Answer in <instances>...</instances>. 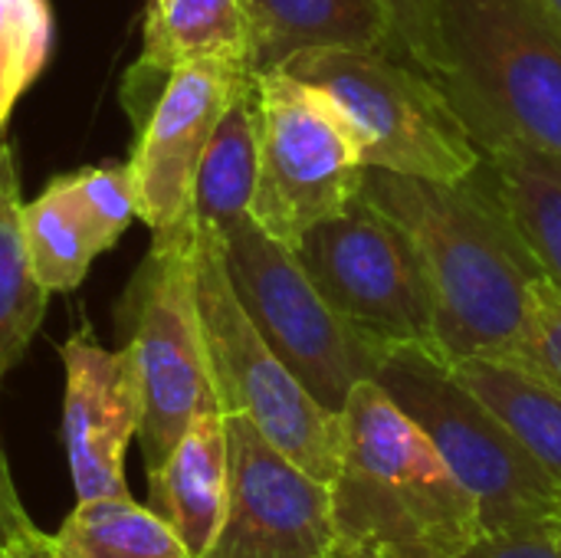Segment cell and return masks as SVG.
Segmentation results:
<instances>
[{
    "label": "cell",
    "instance_id": "1",
    "mask_svg": "<svg viewBox=\"0 0 561 558\" xmlns=\"http://www.w3.org/2000/svg\"><path fill=\"white\" fill-rule=\"evenodd\" d=\"M358 197L417 243L434 293V352L444 362H526L533 286L546 270L510 217L486 158L463 181L365 168Z\"/></svg>",
    "mask_w": 561,
    "mask_h": 558
},
{
    "label": "cell",
    "instance_id": "2",
    "mask_svg": "<svg viewBox=\"0 0 561 558\" xmlns=\"http://www.w3.org/2000/svg\"><path fill=\"white\" fill-rule=\"evenodd\" d=\"M345 454L332 480V558H463L483 536L480 503L421 424L365 378L345 411Z\"/></svg>",
    "mask_w": 561,
    "mask_h": 558
},
{
    "label": "cell",
    "instance_id": "3",
    "mask_svg": "<svg viewBox=\"0 0 561 558\" xmlns=\"http://www.w3.org/2000/svg\"><path fill=\"white\" fill-rule=\"evenodd\" d=\"M375 382L434 441L457 480L477 497L483 536L561 520V483L533 451L424 345H391Z\"/></svg>",
    "mask_w": 561,
    "mask_h": 558
},
{
    "label": "cell",
    "instance_id": "4",
    "mask_svg": "<svg viewBox=\"0 0 561 558\" xmlns=\"http://www.w3.org/2000/svg\"><path fill=\"white\" fill-rule=\"evenodd\" d=\"M279 69L322 86L345 109L368 168L427 181H463L483 164V151L450 92L408 56L306 49Z\"/></svg>",
    "mask_w": 561,
    "mask_h": 558
},
{
    "label": "cell",
    "instance_id": "5",
    "mask_svg": "<svg viewBox=\"0 0 561 558\" xmlns=\"http://www.w3.org/2000/svg\"><path fill=\"white\" fill-rule=\"evenodd\" d=\"M197 309L224 414H243L299 470L332 487L345 454V421L329 411L266 345L240 306L217 234L194 237Z\"/></svg>",
    "mask_w": 561,
    "mask_h": 558
},
{
    "label": "cell",
    "instance_id": "6",
    "mask_svg": "<svg viewBox=\"0 0 561 558\" xmlns=\"http://www.w3.org/2000/svg\"><path fill=\"white\" fill-rule=\"evenodd\" d=\"M447 79L473 105L561 158V26L539 0H437Z\"/></svg>",
    "mask_w": 561,
    "mask_h": 558
},
{
    "label": "cell",
    "instance_id": "7",
    "mask_svg": "<svg viewBox=\"0 0 561 558\" xmlns=\"http://www.w3.org/2000/svg\"><path fill=\"white\" fill-rule=\"evenodd\" d=\"M260 181L250 217L279 243L345 214L365 178L362 138L345 109L316 82L286 69L260 72Z\"/></svg>",
    "mask_w": 561,
    "mask_h": 558
},
{
    "label": "cell",
    "instance_id": "8",
    "mask_svg": "<svg viewBox=\"0 0 561 558\" xmlns=\"http://www.w3.org/2000/svg\"><path fill=\"white\" fill-rule=\"evenodd\" d=\"M220 247L230 286L256 332L316 401L342 414L352 388L375 378L388 345L342 319L316 289L296 250L270 237L253 217L237 220Z\"/></svg>",
    "mask_w": 561,
    "mask_h": 558
},
{
    "label": "cell",
    "instance_id": "9",
    "mask_svg": "<svg viewBox=\"0 0 561 558\" xmlns=\"http://www.w3.org/2000/svg\"><path fill=\"white\" fill-rule=\"evenodd\" d=\"M194 237L151 240V253L128 289L131 332L125 345L141 391L138 444L148 470L168 460L194 418L220 411L197 309Z\"/></svg>",
    "mask_w": 561,
    "mask_h": 558
},
{
    "label": "cell",
    "instance_id": "10",
    "mask_svg": "<svg viewBox=\"0 0 561 558\" xmlns=\"http://www.w3.org/2000/svg\"><path fill=\"white\" fill-rule=\"evenodd\" d=\"M316 289L355 329L381 345L434 352V293L417 243L362 197L316 224L296 247Z\"/></svg>",
    "mask_w": 561,
    "mask_h": 558
},
{
    "label": "cell",
    "instance_id": "11",
    "mask_svg": "<svg viewBox=\"0 0 561 558\" xmlns=\"http://www.w3.org/2000/svg\"><path fill=\"white\" fill-rule=\"evenodd\" d=\"M240 59H197L178 66L138 125L128 158L138 217L158 243L194 237V184L210 135L243 76Z\"/></svg>",
    "mask_w": 561,
    "mask_h": 558
},
{
    "label": "cell",
    "instance_id": "12",
    "mask_svg": "<svg viewBox=\"0 0 561 558\" xmlns=\"http://www.w3.org/2000/svg\"><path fill=\"white\" fill-rule=\"evenodd\" d=\"M230 500L204 558H332V487L299 470L243 414H224Z\"/></svg>",
    "mask_w": 561,
    "mask_h": 558
},
{
    "label": "cell",
    "instance_id": "13",
    "mask_svg": "<svg viewBox=\"0 0 561 558\" xmlns=\"http://www.w3.org/2000/svg\"><path fill=\"white\" fill-rule=\"evenodd\" d=\"M62 447L76 500L122 497L125 454L138 437L141 391L128 345L102 349L89 329L72 332L62 345Z\"/></svg>",
    "mask_w": 561,
    "mask_h": 558
},
{
    "label": "cell",
    "instance_id": "14",
    "mask_svg": "<svg viewBox=\"0 0 561 558\" xmlns=\"http://www.w3.org/2000/svg\"><path fill=\"white\" fill-rule=\"evenodd\" d=\"M243 13L250 36L247 62L253 72L279 69L306 49H381L408 56L381 0H243Z\"/></svg>",
    "mask_w": 561,
    "mask_h": 558
},
{
    "label": "cell",
    "instance_id": "15",
    "mask_svg": "<svg viewBox=\"0 0 561 558\" xmlns=\"http://www.w3.org/2000/svg\"><path fill=\"white\" fill-rule=\"evenodd\" d=\"M230 500V451L224 411H204L174 444L168 460L148 470V506L181 536L194 558L214 546Z\"/></svg>",
    "mask_w": 561,
    "mask_h": 558
},
{
    "label": "cell",
    "instance_id": "16",
    "mask_svg": "<svg viewBox=\"0 0 561 558\" xmlns=\"http://www.w3.org/2000/svg\"><path fill=\"white\" fill-rule=\"evenodd\" d=\"M457 112L480 145L510 217L539 257L546 276L561 286V158L473 105H457Z\"/></svg>",
    "mask_w": 561,
    "mask_h": 558
},
{
    "label": "cell",
    "instance_id": "17",
    "mask_svg": "<svg viewBox=\"0 0 561 558\" xmlns=\"http://www.w3.org/2000/svg\"><path fill=\"white\" fill-rule=\"evenodd\" d=\"M247 49L250 36L243 0H168L161 7H148L145 49L125 76V102L135 125L145 122L158 99L151 82L164 89L178 66L197 59L247 62Z\"/></svg>",
    "mask_w": 561,
    "mask_h": 558
},
{
    "label": "cell",
    "instance_id": "18",
    "mask_svg": "<svg viewBox=\"0 0 561 558\" xmlns=\"http://www.w3.org/2000/svg\"><path fill=\"white\" fill-rule=\"evenodd\" d=\"M260 72H247L224 109L194 184V230L224 237L250 217L260 181Z\"/></svg>",
    "mask_w": 561,
    "mask_h": 558
},
{
    "label": "cell",
    "instance_id": "19",
    "mask_svg": "<svg viewBox=\"0 0 561 558\" xmlns=\"http://www.w3.org/2000/svg\"><path fill=\"white\" fill-rule=\"evenodd\" d=\"M450 372L533 451L561 483V385L506 358H460Z\"/></svg>",
    "mask_w": 561,
    "mask_h": 558
},
{
    "label": "cell",
    "instance_id": "20",
    "mask_svg": "<svg viewBox=\"0 0 561 558\" xmlns=\"http://www.w3.org/2000/svg\"><path fill=\"white\" fill-rule=\"evenodd\" d=\"M53 549L59 558H194L181 536L131 493L76 500L53 533Z\"/></svg>",
    "mask_w": 561,
    "mask_h": 558
},
{
    "label": "cell",
    "instance_id": "21",
    "mask_svg": "<svg viewBox=\"0 0 561 558\" xmlns=\"http://www.w3.org/2000/svg\"><path fill=\"white\" fill-rule=\"evenodd\" d=\"M49 293L36 283L23 243L20 178L10 145L0 138V388L13 365L26 355Z\"/></svg>",
    "mask_w": 561,
    "mask_h": 558
},
{
    "label": "cell",
    "instance_id": "22",
    "mask_svg": "<svg viewBox=\"0 0 561 558\" xmlns=\"http://www.w3.org/2000/svg\"><path fill=\"white\" fill-rule=\"evenodd\" d=\"M23 243L30 270L49 296L76 289L99 257L89 230L56 184L23 204Z\"/></svg>",
    "mask_w": 561,
    "mask_h": 558
},
{
    "label": "cell",
    "instance_id": "23",
    "mask_svg": "<svg viewBox=\"0 0 561 558\" xmlns=\"http://www.w3.org/2000/svg\"><path fill=\"white\" fill-rule=\"evenodd\" d=\"M49 43V0H0V132L16 99L43 72Z\"/></svg>",
    "mask_w": 561,
    "mask_h": 558
},
{
    "label": "cell",
    "instance_id": "24",
    "mask_svg": "<svg viewBox=\"0 0 561 558\" xmlns=\"http://www.w3.org/2000/svg\"><path fill=\"white\" fill-rule=\"evenodd\" d=\"M53 184L62 191V197L69 201V207L76 210V217L89 230L99 253L115 247V240L138 217L128 164L85 168V171L56 178Z\"/></svg>",
    "mask_w": 561,
    "mask_h": 558
},
{
    "label": "cell",
    "instance_id": "25",
    "mask_svg": "<svg viewBox=\"0 0 561 558\" xmlns=\"http://www.w3.org/2000/svg\"><path fill=\"white\" fill-rule=\"evenodd\" d=\"M391 13V23L398 30V39L404 53L427 69L437 82L447 79V56L440 39V20H437V0H381Z\"/></svg>",
    "mask_w": 561,
    "mask_h": 558
},
{
    "label": "cell",
    "instance_id": "26",
    "mask_svg": "<svg viewBox=\"0 0 561 558\" xmlns=\"http://www.w3.org/2000/svg\"><path fill=\"white\" fill-rule=\"evenodd\" d=\"M546 378L561 385V286L549 276H539L533 286V339L526 362Z\"/></svg>",
    "mask_w": 561,
    "mask_h": 558
},
{
    "label": "cell",
    "instance_id": "27",
    "mask_svg": "<svg viewBox=\"0 0 561 558\" xmlns=\"http://www.w3.org/2000/svg\"><path fill=\"white\" fill-rule=\"evenodd\" d=\"M463 558H561V546L549 523V526H536L523 533L480 536Z\"/></svg>",
    "mask_w": 561,
    "mask_h": 558
},
{
    "label": "cell",
    "instance_id": "28",
    "mask_svg": "<svg viewBox=\"0 0 561 558\" xmlns=\"http://www.w3.org/2000/svg\"><path fill=\"white\" fill-rule=\"evenodd\" d=\"M33 520L26 516L23 510V500L16 497V487H13V477H10V467H7V457H3V447H0V543H7L13 533L26 529Z\"/></svg>",
    "mask_w": 561,
    "mask_h": 558
},
{
    "label": "cell",
    "instance_id": "29",
    "mask_svg": "<svg viewBox=\"0 0 561 558\" xmlns=\"http://www.w3.org/2000/svg\"><path fill=\"white\" fill-rule=\"evenodd\" d=\"M0 558H59L53 549V536L43 533L36 523L13 533L7 543H0Z\"/></svg>",
    "mask_w": 561,
    "mask_h": 558
},
{
    "label": "cell",
    "instance_id": "30",
    "mask_svg": "<svg viewBox=\"0 0 561 558\" xmlns=\"http://www.w3.org/2000/svg\"><path fill=\"white\" fill-rule=\"evenodd\" d=\"M539 3L549 10V16H552V20L561 26V0H539Z\"/></svg>",
    "mask_w": 561,
    "mask_h": 558
},
{
    "label": "cell",
    "instance_id": "31",
    "mask_svg": "<svg viewBox=\"0 0 561 558\" xmlns=\"http://www.w3.org/2000/svg\"><path fill=\"white\" fill-rule=\"evenodd\" d=\"M552 529H556V539H559V546H561V520H556V523H552Z\"/></svg>",
    "mask_w": 561,
    "mask_h": 558
},
{
    "label": "cell",
    "instance_id": "32",
    "mask_svg": "<svg viewBox=\"0 0 561 558\" xmlns=\"http://www.w3.org/2000/svg\"><path fill=\"white\" fill-rule=\"evenodd\" d=\"M161 3H168V0H151V7H161Z\"/></svg>",
    "mask_w": 561,
    "mask_h": 558
}]
</instances>
